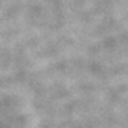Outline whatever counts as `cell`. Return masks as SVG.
Listing matches in <instances>:
<instances>
[]
</instances>
